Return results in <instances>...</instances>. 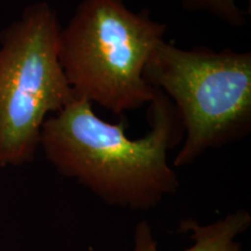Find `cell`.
<instances>
[{"label": "cell", "mask_w": 251, "mask_h": 251, "mask_svg": "<svg viewBox=\"0 0 251 251\" xmlns=\"http://www.w3.org/2000/svg\"><path fill=\"white\" fill-rule=\"evenodd\" d=\"M165 31L147 9L133 12L124 0H81L58 37L69 85L115 115L142 108L155 96L144 69Z\"/></svg>", "instance_id": "cell-2"}, {"label": "cell", "mask_w": 251, "mask_h": 251, "mask_svg": "<svg viewBox=\"0 0 251 251\" xmlns=\"http://www.w3.org/2000/svg\"><path fill=\"white\" fill-rule=\"evenodd\" d=\"M251 226V215L246 209L228 213L225 218L208 225H200L194 219L181 220L178 231L190 234L192 247L184 251H242L236 238ZM131 251H158L151 226L147 220L136 225Z\"/></svg>", "instance_id": "cell-5"}, {"label": "cell", "mask_w": 251, "mask_h": 251, "mask_svg": "<svg viewBox=\"0 0 251 251\" xmlns=\"http://www.w3.org/2000/svg\"><path fill=\"white\" fill-rule=\"evenodd\" d=\"M180 2L188 11L206 12L229 26L241 27L246 24L244 13L235 0H180Z\"/></svg>", "instance_id": "cell-6"}, {"label": "cell", "mask_w": 251, "mask_h": 251, "mask_svg": "<svg viewBox=\"0 0 251 251\" xmlns=\"http://www.w3.org/2000/svg\"><path fill=\"white\" fill-rule=\"evenodd\" d=\"M147 120L148 133L129 139L127 120H102L92 103L76 98L47 118L40 146L59 175L76 180L106 205L149 211L179 187L168 152L180 146L185 130L176 106L156 89Z\"/></svg>", "instance_id": "cell-1"}, {"label": "cell", "mask_w": 251, "mask_h": 251, "mask_svg": "<svg viewBox=\"0 0 251 251\" xmlns=\"http://www.w3.org/2000/svg\"><path fill=\"white\" fill-rule=\"evenodd\" d=\"M144 79L179 113L184 140L174 166L193 164L208 151L251 131V52L206 47L184 49L163 41L150 56Z\"/></svg>", "instance_id": "cell-3"}, {"label": "cell", "mask_w": 251, "mask_h": 251, "mask_svg": "<svg viewBox=\"0 0 251 251\" xmlns=\"http://www.w3.org/2000/svg\"><path fill=\"white\" fill-rule=\"evenodd\" d=\"M55 11L37 2L0 35V166L29 163L42 126L77 98L58 57Z\"/></svg>", "instance_id": "cell-4"}]
</instances>
